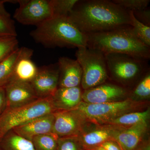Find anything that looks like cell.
<instances>
[{
	"label": "cell",
	"mask_w": 150,
	"mask_h": 150,
	"mask_svg": "<svg viewBox=\"0 0 150 150\" xmlns=\"http://www.w3.org/2000/svg\"><path fill=\"white\" fill-rule=\"evenodd\" d=\"M113 3L128 11L141 10L148 7L149 0H112Z\"/></svg>",
	"instance_id": "4316f807"
},
{
	"label": "cell",
	"mask_w": 150,
	"mask_h": 150,
	"mask_svg": "<svg viewBox=\"0 0 150 150\" xmlns=\"http://www.w3.org/2000/svg\"><path fill=\"white\" fill-rule=\"evenodd\" d=\"M133 12V11H132ZM134 16L140 22L150 26V11L149 8L133 12Z\"/></svg>",
	"instance_id": "f546056e"
},
{
	"label": "cell",
	"mask_w": 150,
	"mask_h": 150,
	"mask_svg": "<svg viewBox=\"0 0 150 150\" xmlns=\"http://www.w3.org/2000/svg\"><path fill=\"white\" fill-rule=\"evenodd\" d=\"M108 75L123 84L131 83L144 71L146 60L128 54H105Z\"/></svg>",
	"instance_id": "52a82bcc"
},
{
	"label": "cell",
	"mask_w": 150,
	"mask_h": 150,
	"mask_svg": "<svg viewBox=\"0 0 150 150\" xmlns=\"http://www.w3.org/2000/svg\"><path fill=\"white\" fill-rule=\"evenodd\" d=\"M121 128L110 124L91 123L77 138L84 150H91L106 141L114 140L115 135Z\"/></svg>",
	"instance_id": "8fae6325"
},
{
	"label": "cell",
	"mask_w": 150,
	"mask_h": 150,
	"mask_svg": "<svg viewBox=\"0 0 150 150\" xmlns=\"http://www.w3.org/2000/svg\"><path fill=\"white\" fill-rule=\"evenodd\" d=\"M30 36L37 43L48 48H85L87 38L68 17H53L36 26Z\"/></svg>",
	"instance_id": "3957f363"
},
{
	"label": "cell",
	"mask_w": 150,
	"mask_h": 150,
	"mask_svg": "<svg viewBox=\"0 0 150 150\" xmlns=\"http://www.w3.org/2000/svg\"><path fill=\"white\" fill-rule=\"evenodd\" d=\"M129 12L131 25L137 37L145 45L150 47V26L140 22L135 17L133 12Z\"/></svg>",
	"instance_id": "cb8c5ba5"
},
{
	"label": "cell",
	"mask_w": 150,
	"mask_h": 150,
	"mask_svg": "<svg viewBox=\"0 0 150 150\" xmlns=\"http://www.w3.org/2000/svg\"><path fill=\"white\" fill-rule=\"evenodd\" d=\"M4 87L7 108L21 107L39 99L30 83L12 81Z\"/></svg>",
	"instance_id": "7c38bea8"
},
{
	"label": "cell",
	"mask_w": 150,
	"mask_h": 150,
	"mask_svg": "<svg viewBox=\"0 0 150 150\" xmlns=\"http://www.w3.org/2000/svg\"><path fill=\"white\" fill-rule=\"evenodd\" d=\"M19 6L14 14L13 18L25 25H35L53 17L51 0L16 1Z\"/></svg>",
	"instance_id": "ba28073f"
},
{
	"label": "cell",
	"mask_w": 150,
	"mask_h": 150,
	"mask_svg": "<svg viewBox=\"0 0 150 150\" xmlns=\"http://www.w3.org/2000/svg\"><path fill=\"white\" fill-rule=\"evenodd\" d=\"M86 36L87 47L100 50L104 54H126L145 60L150 59V47L138 38L131 25Z\"/></svg>",
	"instance_id": "7a4b0ae2"
},
{
	"label": "cell",
	"mask_w": 150,
	"mask_h": 150,
	"mask_svg": "<svg viewBox=\"0 0 150 150\" xmlns=\"http://www.w3.org/2000/svg\"><path fill=\"white\" fill-rule=\"evenodd\" d=\"M100 146L106 150H123L119 144L114 140L106 141Z\"/></svg>",
	"instance_id": "1f68e13d"
},
{
	"label": "cell",
	"mask_w": 150,
	"mask_h": 150,
	"mask_svg": "<svg viewBox=\"0 0 150 150\" xmlns=\"http://www.w3.org/2000/svg\"><path fill=\"white\" fill-rule=\"evenodd\" d=\"M0 150H1V148H0Z\"/></svg>",
	"instance_id": "d590c367"
},
{
	"label": "cell",
	"mask_w": 150,
	"mask_h": 150,
	"mask_svg": "<svg viewBox=\"0 0 150 150\" xmlns=\"http://www.w3.org/2000/svg\"><path fill=\"white\" fill-rule=\"evenodd\" d=\"M149 129V122L121 128L115 135L114 140L123 150H133L146 138Z\"/></svg>",
	"instance_id": "2e32d148"
},
{
	"label": "cell",
	"mask_w": 150,
	"mask_h": 150,
	"mask_svg": "<svg viewBox=\"0 0 150 150\" xmlns=\"http://www.w3.org/2000/svg\"><path fill=\"white\" fill-rule=\"evenodd\" d=\"M150 117V110L149 108H148L146 110L142 111L126 113L110 121L107 124L120 128H128L139 123L149 122Z\"/></svg>",
	"instance_id": "ffe728a7"
},
{
	"label": "cell",
	"mask_w": 150,
	"mask_h": 150,
	"mask_svg": "<svg viewBox=\"0 0 150 150\" xmlns=\"http://www.w3.org/2000/svg\"><path fill=\"white\" fill-rule=\"evenodd\" d=\"M133 150H150V141L149 138H145Z\"/></svg>",
	"instance_id": "d6a6232c"
},
{
	"label": "cell",
	"mask_w": 150,
	"mask_h": 150,
	"mask_svg": "<svg viewBox=\"0 0 150 150\" xmlns=\"http://www.w3.org/2000/svg\"><path fill=\"white\" fill-rule=\"evenodd\" d=\"M91 150H106L103 147L101 146H99L96 147L92 149Z\"/></svg>",
	"instance_id": "e575fe53"
},
{
	"label": "cell",
	"mask_w": 150,
	"mask_h": 150,
	"mask_svg": "<svg viewBox=\"0 0 150 150\" xmlns=\"http://www.w3.org/2000/svg\"><path fill=\"white\" fill-rule=\"evenodd\" d=\"M1 150H36L32 142L19 136L12 130L0 139Z\"/></svg>",
	"instance_id": "d6986e66"
},
{
	"label": "cell",
	"mask_w": 150,
	"mask_h": 150,
	"mask_svg": "<svg viewBox=\"0 0 150 150\" xmlns=\"http://www.w3.org/2000/svg\"><path fill=\"white\" fill-rule=\"evenodd\" d=\"M68 17L86 35L131 25L129 12L108 0L79 1Z\"/></svg>",
	"instance_id": "6da1fadb"
},
{
	"label": "cell",
	"mask_w": 150,
	"mask_h": 150,
	"mask_svg": "<svg viewBox=\"0 0 150 150\" xmlns=\"http://www.w3.org/2000/svg\"><path fill=\"white\" fill-rule=\"evenodd\" d=\"M17 36L0 35V62L18 48Z\"/></svg>",
	"instance_id": "d4e9b609"
},
{
	"label": "cell",
	"mask_w": 150,
	"mask_h": 150,
	"mask_svg": "<svg viewBox=\"0 0 150 150\" xmlns=\"http://www.w3.org/2000/svg\"><path fill=\"white\" fill-rule=\"evenodd\" d=\"M59 67L56 69L49 67L38 69L30 83L38 98H48L53 96L59 87Z\"/></svg>",
	"instance_id": "4fadbf2b"
},
{
	"label": "cell",
	"mask_w": 150,
	"mask_h": 150,
	"mask_svg": "<svg viewBox=\"0 0 150 150\" xmlns=\"http://www.w3.org/2000/svg\"><path fill=\"white\" fill-rule=\"evenodd\" d=\"M7 108V100L4 87H0V116Z\"/></svg>",
	"instance_id": "4dcf8cb0"
},
{
	"label": "cell",
	"mask_w": 150,
	"mask_h": 150,
	"mask_svg": "<svg viewBox=\"0 0 150 150\" xmlns=\"http://www.w3.org/2000/svg\"><path fill=\"white\" fill-rule=\"evenodd\" d=\"M59 139L51 133L36 136L31 142L36 150H57Z\"/></svg>",
	"instance_id": "603a6c76"
},
{
	"label": "cell",
	"mask_w": 150,
	"mask_h": 150,
	"mask_svg": "<svg viewBox=\"0 0 150 150\" xmlns=\"http://www.w3.org/2000/svg\"><path fill=\"white\" fill-rule=\"evenodd\" d=\"M57 150H85L77 137L59 138Z\"/></svg>",
	"instance_id": "83f0119b"
},
{
	"label": "cell",
	"mask_w": 150,
	"mask_h": 150,
	"mask_svg": "<svg viewBox=\"0 0 150 150\" xmlns=\"http://www.w3.org/2000/svg\"><path fill=\"white\" fill-rule=\"evenodd\" d=\"M4 1H0V16L6 18H11L10 14L6 11L4 5Z\"/></svg>",
	"instance_id": "836d02e7"
},
{
	"label": "cell",
	"mask_w": 150,
	"mask_h": 150,
	"mask_svg": "<svg viewBox=\"0 0 150 150\" xmlns=\"http://www.w3.org/2000/svg\"><path fill=\"white\" fill-rule=\"evenodd\" d=\"M79 0H51L53 17H67Z\"/></svg>",
	"instance_id": "484cf974"
},
{
	"label": "cell",
	"mask_w": 150,
	"mask_h": 150,
	"mask_svg": "<svg viewBox=\"0 0 150 150\" xmlns=\"http://www.w3.org/2000/svg\"><path fill=\"white\" fill-rule=\"evenodd\" d=\"M33 51L22 47L21 52L18 59L11 81H20L31 83L35 78L38 69L31 60Z\"/></svg>",
	"instance_id": "ac0fdd59"
},
{
	"label": "cell",
	"mask_w": 150,
	"mask_h": 150,
	"mask_svg": "<svg viewBox=\"0 0 150 150\" xmlns=\"http://www.w3.org/2000/svg\"><path fill=\"white\" fill-rule=\"evenodd\" d=\"M146 102L136 101L129 97L120 101L100 104H91L82 101L75 109L89 123L104 125L126 113L142 111L148 105Z\"/></svg>",
	"instance_id": "277c9868"
},
{
	"label": "cell",
	"mask_w": 150,
	"mask_h": 150,
	"mask_svg": "<svg viewBox=\"0 0 150 150\" xmlns=\"http://www.w3.org/2000/svg\"><path fill=\"white\" fill-rule=\"evenodd\" d=\"M82 93L80 86L58 88L51 97L55 112L75 109L82 101Z\"/></svg>",
	"instance_id": "e0dca14e"
},
{
	"label": "cell",
	"mask_w": 150,
	"mask_h": 150,
	"mask_svg": "<svg viewBox=\"0 0 150 150\" xmlns=\"http://www.w3.org/2000/svg\"><path fill=\"white\" fill-rule=\"evenodd\" d=\"M59 71V87L80 86L82 70L76 60L66 57L59 58L58 63Z\"/></svg>",
	"instance_id": "9a60e30c"
},
{
	"label": "cell",
	"mask_w": 150,
	"mask_h": 150,
	"mask_svg": "<svg viewBox=\"0 0 150 150\" xmlns=\"http://www.w3.org/2000/svg\"><path fill=\"white\" fill-rule=\"evenodd\" d=\"M0 35L17 36L13 21L11 18L0 16Z\"/></svg>",
	"instance_id": "f1b7e54d"
},
{
	"label": "cell",
	"mask_w": 150,
	"mask_h": 150,
	"mask_svg": "<svg viewBox=\"0 0 150 150\" xmlns=\"http://www.w3.org/2000/svg\"><path fill=\"white\" fill-rule=\"evenodd\" d=\"M55 112L51 97L15 108H7L0 116V139L14 128L32 119Z\"/></svg>",
	"instance_id": "8992f818"
},
{
	"label": "cell",
	"mask_w": 150,
	"mask_h": 150,
	"mask_svg": "<svg viewBox=\"0 0 150 150\" xmlns=\"http://www.w3.org/2000/svg\"><path fill=\"white\" fill-rule=\"evenodd\" d=\"M76 60L82 70L81 85L84 90L104 83L108 79L105 54L96 49L78 48Z\"/></svg>",
	"instance_id": "5b68a950"
},
{
	"label": "cell",
	"mask_w": 150,
	"mask_h": 150,
	"mask_svg": "<svg viewBox=\"0 0 150 150\" xmlns=\"http://www.w3.org/2000/svg\"><path fill=\"white\" fill-rule=\"evenodd\" d=\"M129 92L123 86L105 82L92 88L84 90L82 101L91 104H100L123 100Z\"/></svg>",
	"instance_id": "30bf717a"
},
{
	"label": "cell",
	"mask_w": 150,
	"mask_h": 150,
	"mask_svg": "<svg viewBox=\"0 0 150 150\" xmlns=\"http://www.w3.org/2000/svg\"><path fill=\"white\" fill-rule=\"evenodd\" d=\"M53 132L59 138L77 137L90 123L76 109L54 112Z\"/></svg>",
	"instance_id": "9c48e42d"
},
{
	"label": "cell",
	"mask_w": 150,
	"mask_h": 150,
	"mask_svg": "<svg viewBox=\"0 0 150 150\" xmlns=\"http://www.w3.org/2000/svg\"><path fill=\"white\" fill-rule=\"evenodd\" d=\"M54 112L32 119L13 129L16 134L26 139L32 141L34 137L53 132Z\"/></svg>",
	"instance_id": "5bb4252c"
},
{
	"label": "cell",
	"mask_w": 150,
	"mask_h": 150,
	"mask_svg": "<svg viewBox=\"0 0 150 150\" xmlns=\"http://www.w3.org/2000/svg\"><path fill=\"white\" fill-rule=\"evenodd\" d=\"M21 52V48H18L0 62V87H5L10 82L16 64Z\"/></svg>",
	"instance_id": "44dd1931"
},
{
	"label": "cell",
	"mask_w": 150,
	"mask_h": 150,
	"mask_svg": "<svg viewBox=\"0 0 150 150\" xmlns=\"http://www.w3.org/2000/svg\"><path fill=\"white\" fill-rule=\"evenodd\" d=\"M129 97L137 101H147L150 97V74L149 71L139 81L133 91L129 93Z\"/></svg>",
	"instance_id": "7402d4cb"
}]
</instances>
